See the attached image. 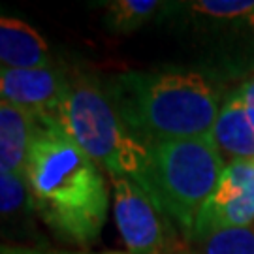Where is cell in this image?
<instances>
[{
    "instance_id": "8",
    "label": "cell",
    "mask_w": 254,
    "mask_h": 254,
    "mask_svg": "<svg viewBox=\"0 0 254 254\" xmlns=\"http://www.w3.org/2000/svg\"><path fill=\"white\" fill-rule=\"evenodd\" d=\"M51 66L44 36L17 17L0 15V70H27Z\"/></svg>"
},
{
    "instance_id": "10",
    "label": "cell",
    "mask_w": 254,
    "mask_h": 254,
    "mask_svg": "<svg viewBox=\"0 0 254 254\" xmlns=\"http://www.w3.org/2000/svg\"><path fill=\"white\" fill-rule=\"evenodd\" d=\"M38 121L27 111L0 102V170L25 179Z\"/></svg>"
},
{
    "instance_id": "1",
    "label": "cell",
    "mask_w": 254,
    "mask_h": 254,
    "mask_svg": "<svg viewBox=\"0 0 254 254\" xmlns=\"http://www.w3.org/2000/svg\"><path fill=\"white\" fill-rule=\"evenodd\" d=\"M25 181L42 222L73 245H91L102 234L109 192L102 168L63 128L38 123Z\"/></svg>"
},
{
    "instance_id": "15",
    "label": "cell",
    "mask_w": 254,
    "mask_h": 254,
    "mask_svg": "<svg viewBox=\"0 0 254 254\" xmlns=\"http://www.w3.org/2000/svg\"><path fill=\"white\" fill-rule=\"evenodd\" d=\"M0 254H87V253H61V251H44L25 245H4L0 243ZM104 254H130V253H104Z\"/></svg>"
},
{
    "instance_id": "3",
    "label": "cell",
    "mask_w": 254,
    "mask_h": 254,
    "mask_svg": "<svg viewBox=\"0 0 254 254\" xmlns=\"http://www.w3.org/2000/svg\"><path fill=\"white\" fill-rule=\"evenodd\" d=\"M57 125L109 177H128L149 196V145L130 132L102 85L83 73H66Z\"/></svg>"
},
{
    "instance_id": "9",
    "label": "cell",
    "mask_w": 254,
    "mask_h": 254,
    "mask_svg": "<svg viewBox=\"0 0 254 254\" xmlns=\"http://www.w3.org/2000/svg\"><path fill=\"white\" fill-rule=\"evenodd\" d=\"M211 136L222 156L232 162L254 164V128L247 117L239 89L224 98Z\"/></svg>"
},
{
    "instance_id": "7",
    "label": "cell",
    "mask_w": 254,
    "mask_h": 254,
    "mask_svg": "<svg viewBox=\"0 0 254 254\" xmlns=\"http://www.w3.org/2000/svg\"><path fill=\"white\" fill-rule=\"evenodd\" d=\"M66 89V72L44 66L0 70V102L27 111L38 123H55Z\"/></svg>"
},
{
    "instance_id": "12",
    "label": "cell",
    "mask_w": 254,
    "mask_h": 254,
    "mask_svg": "<svg viewBox=\"0 0 254 254\" xmlns=\"http://www.w3.org/2000/svg\"><path fill=\"white\" fill-rule=\"evenodd\" d=\"M198 241L196 254H254V230L249 226L218 230Z\"/></svg>"
},
{
    "instance_id": "6",
    "label": "cell",
    "mask_w": 254,
    "mask_h": 254,
    "mask_svg": "<svg viewBox=\"0 0 254 254\" xmlns=\"http://www.w3.org/2000/svg\"><path fill=\"white\" fill-rule=\"evenodd\" d=\"M254 222V164L230 162L196 220L192 239Z\"/></svg>"
},
{
    "instance_id": "14",
    "label": "cell",
    "mask_w": 254,
    "mask_h": 254,
    "mask_svg": "<svg viewBox=\"0 0 254 254\" xmlns=\"http://www.w3.org/2000/svg\"><path fill=\"white\" fill-rule=\"evenodd\" d=\"M239 94H241L243 104H245L247 117H249V121H251V125L254 128V70L243 81V85L239 87Z\"/></svg>"
},
{
    "instance_id": "13",
    "label": "cell",
    "mask_w": 254,
    "mask_h": 254,
    "mask_svg": "<svg viewBox=\"0 0 254 254\" xmlns=\"http://www.w3.org/2000/svg\"><path fill=\"white\" fill-rule=\"evenodd\" d=\"M25 207H32L27 181L0 170V217L17 215Z\"/></svg>"
},
{
    "instance_id": "5",
    "label": "cell",
    "mask_w": 254,
    "mask_h": 254,
    "mask_svg": "<svg viewBox=\"0 0 254 254\" xmlns=\"http://www.w3.org/2000/svg\"><path fill=\"white\" fill-rule=\"evenodd\" d=\"M113 205L121 237L130 254H166L170 234L160 209L128 177H111Z\"/></svg>"
},
{
    "instance_id": "4",
    "label": "cell",
    "mask_w": 254,
    "mask_h": 254,
    "mask_svg": "<svg viewBox=\"0 0 254 254\" xmlns=\"http://www.w3.org/2000/svg\"><path fill=\"white\" fill-rule=\"evenodd\" d=\"M149 198L192 239L196 220L224 172L213 136L149 145Z\"/></svg>"
},
{
    "instance_id": "2",
    "label": "cell",
    "mask_w": 254,
    "mask_h": 254,
    "mask_svg": "<svg viewBox=\"0 0 254 254\" xmlns=\"http://www.w3.org/2000/svg\"><path fill=\"white\" fill-rule=\"evenodd\" d=\"M106 91L145 145L211 136L220 111L215 81L190 68L121 73Z\"/></svg>"
},
{
    "instance_id": "11",
    "label": "cell",
    "mask_w": 254,
    "mask_h": 254,
    "mask_svg": "<svg viewBox=\"0 0 254 254\" xmlns=\"http://www.w3.org/2000/svg\"><path fill=\"white\" fill-rule=\"evenodd\" d=\"M164 8L158 0H113L106 9V27L117 34L134 32Z\"/></svg>"
}]
</instances>
